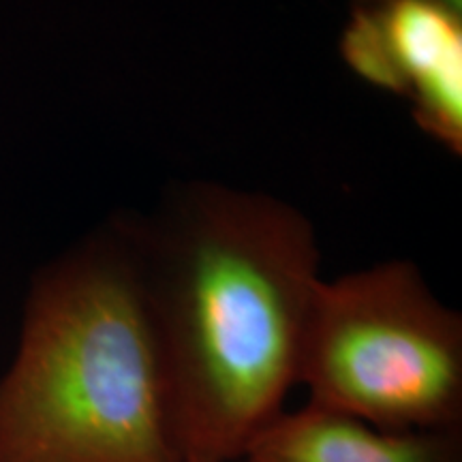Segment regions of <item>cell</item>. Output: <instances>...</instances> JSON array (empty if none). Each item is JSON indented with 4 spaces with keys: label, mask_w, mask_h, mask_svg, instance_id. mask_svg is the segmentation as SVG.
I'll list each match as a JSON object with an SVG mask.
<instances>
[{
    "label": "cell",
    "mask_w": 462,
    "mask_h": 462,
    "mask_svg": "<svg viewBox=\"0 0 462 462\" xmlns=\"http://www.w3.org/2000/svg\"><path fill=\"white\" fill-rule=\"evenodd\" d=\"M446 3L454 5V7H462V0H446Z\"/></svg>",
    "instance_id": "8992f818"
},
{
    "label": "cell",
    "mask_w": 462,
    "mask_h": 462,
    "mask_svg": "<svg viewBox=\"0 0 462 462\" xmlns=\"http://www.w3.org/2000/svg\"><path fill=\"white\" fill-rule=\"evenodd\" d=\"M298 383L383 430H462V315L392 259L317 285Z\"/></svg>",
    "instance_id": "3957f363"
},
{
    "label": "cell",
    "mask_w": 462,
    "mask_h": 462,
    "mask_svg": "<svg viewBox=\"0 0 462 462\" xmlns=\"http://www.w3.org/2000/svg\"><path fill=\"white\" fill-rule=\"evenodd\" d=\"M184 462H240L298 385L321 282L313 223L273 195L195 182L126 218Z\"/></svg>",
    "instance_id": "6da1fadb"
},
{
    "label": "cell",
    "mask_w": 462,
    "mask_h": 462,
    "mask_svg": "<svg viewBox=\"0 0 462 462\" xmlns=\"http://www.w3.org/2000/svg\"><path fill=\"white\" fill-rule=\"evenodd\" d=\"M0 462H184L126 218L32 287L0 379Z\"/></svg>",
    "instance_id": "7a4b0ae2"
},
{
    "label": "cell",
    "mask_w": 462,
    "mask_h": 462,
    "mask_svg": "<svg viewBox=\"0 0 462 462\" xmlns=\"http://www.w3.org/2000/svg\"><path fill=\"white\" fill-rule=\"evenodd\" d=\"M242 462H462V430H383L306 402L282 411Z\"/></svg>",
    "instance_id": "5b68a950"
},
{
    "label": "cell",
    "mask_w": 462,
    "mask_h": 462,
    "mask_svg": "<svg viewBox=\"0 0 462 462\" xmlns=\"http://www.w3.org/2000/svg\"><path fill=\"white\" fill-rule=\"evenodd\" d=\"M340 54L364 82L404 97L439 146L462 152V7L446 0H354Z\"/></svg>",
    "instance_id": "277c9868"
},
{
    "label": "cell",
    "mask_w": 462,
    "mask_h": 462,
    "mask_svg": "<svg viewBox=\"0 0 462 462\" xmlns=\"http://www.w3.org/2000/svg\"><path fill=\"white\" fill-rule=\"evenodd\" d=\"M240 462H242V460H240Z\"/></svg>",
    "instance_id": "52a82bcc"
}]
</instances>
